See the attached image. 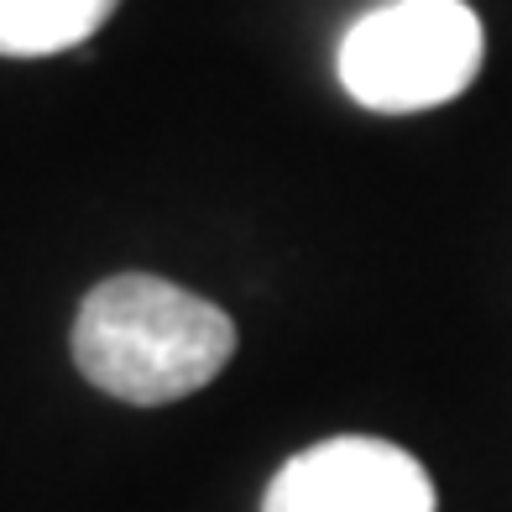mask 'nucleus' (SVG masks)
<instances>
[{
	"label": "nucleus",
	"mask_w": 512,
	"mask_h": 512,
	"mask_svg": "<svg viewBox=\"0 0 512 512\" xmlns=\"http://www.w3.org/2000/svg\"><path fill=\"white\" fill-rule=\"evenodd\" d=\"M486 53L481 21L465 0H387L340 42V84L366 110H434L471 89Z\"/></svg>",
	"instance_id": "nucleus-2"
},
{
	"label": "nucleus",
	"mask_w": 512,
	"mask_h": 512,
	"mask_svg": "<svg viewBox=\"0 0 512 512\" xmlns=\"http://www.w3.org/2000/svg\"><path fill=\"white\" fill-rule=\"evenodd\" d=\"M262 512H434V481L392 439L340 434L298 450L272 476Z\"/></svg>",
	"instance_id": "nucleus-3"
},
{
	"label": "nucleus",
	"mask_w": 512,
	"mask_h": 512,
	"mask_svg": "<svg viewBox=\"0 0 512 512\" xmlns=\"http://www.w3.org/2000/svg\"><path fill=\"white\" fill-rule=\"evenodd\" d=\"M121 0H0V53L53 58L89 42Z\"/></svg>",
	"instance_id": "nucleus-4"
},
{
	"label": "nucleus",
	"mask_w": 512,
	"mask_h": 512,
	"mask_svg": "<svg viewBox=\"0 0 512 512\" xmlns=\"http://www.w3.org/2000/svg\"><path fill=\"white\" fill-rule=\"evenodd\" d=\"M236 356V324L220 304L152 272L89 288L74 319V361L100 392L136 408L178 403L209 387Z\"/></svg>",
	"instance_id": "nucleus-1"
}]
</instances>
